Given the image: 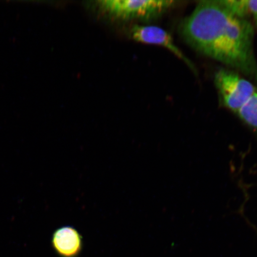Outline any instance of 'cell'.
I'll list each match as a JSON object with an SVG mask.
<instances>
[{
  "label": "cell",
  "mask_w": 257,
  "mask_h": 257,
  "mask_svg": "<svg viewBox=\"0 0 257 257\" xmlns=\"http://www.w3.org/2000/svg\"><path fill=\"white\" fill-rule=\"evenodd\" d=\"M217 2L236 18L246 19L249 16L248 0H217Z\"/></svg>",
  "instance_id": "cell-7"
},
{
  "label": "cell",
  "mask_w": 257,
  "mask_h": 257,
  "mask_svg": "<svg viewBox=\"0 0 257 257\" xmlns=\"http://www.w3.org/2000/svg\"><path fill=\"white\" fill-rule=\"evenodd\" d=\"M176 3L169 0H99L90 2L89 6L113 20L149 22L165 14Z\"/></svg>",
  "instance_id": "cell-2"
},
{
  "label": "cell",
  "mask_w": 257,
  "mask_h": 257,
  "mask_svg": "<svg viewBox=\"0 0 257 257\" xmlns=\"http://www.w3.org/2000/svg\"><path fill=\"white\" fill-rule=\"evenodd\" d=\"M236 114L244 123L257 132V90Z\"/></svg>",
  "instance_id": "cell-6"
},
{
  "label": "cell",
  "mask_w": 257,
  "mask_h": 257,
  "mask_svg": "<svg viewBox=\"0 0 257 257\" xmlns=\"http://www.w3.org/2000/svg\"><path fill=\"white\" fill-rule=\"evenodd\" d=\"M183 39L199 53L242 72L257 81L254 30L217 2H199L180 25Z\"/></svg>",
  "instance_id": "cell-1"
},
{
  "label": "cell",
  "mask_w": 257,
  "mask_h": 257,
  "mask_svg": "<svg viewBox=\"0 0 257 257\" xmlns=\"http://www.w3.org/2000/svg\"><path fill=\"white\" fill-rule=\"evenodd\" d=\"M51 243L61 257H76L82 252L83 237L76 228L64 226L54 231Z\"/></svg>",
  "instance_id": "cell-5"
},
{
  "label": "cell",
  "mask_w": 257,
  "mask_h": 257,
  "mask_svg": "<svg viewBox=\"0 0 257 257\" xmlns=\"http://www.w3.org/2000/svg\"><path fill=\"white\" fill-rule=\"evenodd\" d=\"M128 33L132 39L138 43L166 48L182 61L193 72L197 73L194 64L176 46L171 35L162 28L153 25H134L130 28Z\"/></svg>",
  "instance_id": "cell-4"
},
{
  "label": "cell",
  "mask_w": 257,
  "mask_h": 257,
  "mask_svg": "<svg viewBox=\"0 0 257 257\" xmlns=\"http://www.w3.org/2000/svg\"><path fill=\"white\" fill-rule=\"evenodd\" d=\"M249 15L257 26V0H248Z\"/></svg>",
  "instance_id": "cell-8"
},
{
  "label": "cell",
  "mask_w": 257,
  "mask_h": 257,
  "mask_svg": "<svg viewBox=\"0 0 257 257\" xmlns=\"http://www.w3.org/2000/svg\"><path fill=\"white\" fill-rule=\"evenodd\" d=\"M214 81L225 107L235 113L257 90L251 82L233 70H218Z\"/></svg>",
  "instance_id": "cell-3"
}]
</instances>
